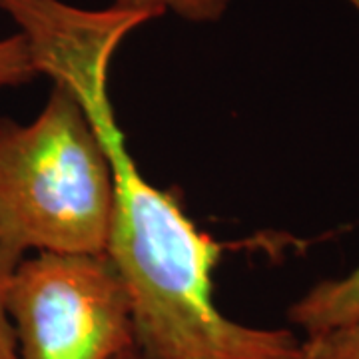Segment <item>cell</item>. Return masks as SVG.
Listing matches in <instances>:
<instances>
[{
  "instance_id": "cell-1",
  "label": "cell",
  "mask_w": 359,
  "mask_h": 359,
  "mask_svg": "<svg viewBox=\"0 0 359 359\" xmlns=\"http://www.w3.org/2000/svg\"><path fill=\"white\" fill-rule=\"evenodd\" d=\"M25 36L36 74L70 88L98 132L110 162L114 210L106 254L124 278L134 339L144 359H294L292 330L252 327L216 306L214 271L222 245L202 231L174 192L144 178L126 150L108 96L118 46L148 14L62 0H0Z\"/></svg>"
},
{
  "instance_id": "cell-2",
  "label": "cell",
  "mask_w": 359,
  "mask_h": 359,
  "mask_svg": "<svg viewBox=\"0 0 359 359\" xmlns=\"http://www.w3.org/2000/svg\"><path fill=\"white\" fill-rule=\"evenodd\" d=\"M112 210L110 162L72 90L52 82L30 124L0 118V236L18 254H102Z\"/></svg>"
},
{
  "instance_id": "cell-3",
  "label": "cell",
  "mask_w": 359,
  "mask_h": 359,
  "mask_svg": "<svg viewBox=\"0 0 359 359\" xmlns=\"http://www.w3.org/2000/svg\"><path fill=\"white\" fill-rule=\"evenodd\" d=\"M6 313L16 359H114L136 347L128 287L106 252L22 257Z\"/></svg>"
},
{
  "instance_id": "cell-4",
  "label": "cell",
  "mask_w": 359,
  "mask_h": 359,
  "mask_svg": "<svg viewBox=\"0 0 359 359\" xmlns=\"http://www.w3.org/2000/svg\"><path fill=\"white\" fill-rule=\"evenodd\" d=\"M359 14V0H347ZM290 321L316 335L359 318V266L339 280H325L290 308Z\"/></svg>"
},
{
  "instance_id": "cell-5",
  "label": "cell",
  "mask_w": 359,
  "mask_h": 359,
  "mask_svg": "<svg viewBox=\"0 0 359 359\" xmlns=\"http://www.w3.org/2000/svg\"><path fill=\"white\" fill-rule=\"evenodd\" d=\"M112 6L150 18L172 13L190 22H216L226 14L230 0H114Z\"/></svg>"
},
{
  "instance_id": "cell-6",
  "label": "cell",
  "mask_w": 359,
  "mask_h": 359,
  "mask_svg": "<svg viewBox=\"0 0 359 359\" xmlns=\"http://www.w3.org/2000/svg\"><path fill=\"white\" fill-rule=\"evenodd\" d=\"M294 359H359V318L299 341Z\"/></svg>"
},
{
  "instance_id": "cell-7",
  "label": "cell",
  "mask_w": 359,
  "mask_h": 359,
  "mask_svg": "<svg viewBox=\"0 0 359 359\" xmlns=\"http://www.w3.org/2000/svg\"><path fill=\"white\" fill-rule=\"evenodd\" d=\"M34 76L39 74L32 65L25 36L16 32L8 39L0 40V88L20 86Z\"/></svg>"
},
{
  "instance_id": "cell-8",
  "label": "cell",
  "mask_w": 359,
  "mask_h": 359,
  "mask_svg": "<svg viewBox=\"0 0 359 359\" xmlns=\"http://www.w3.org/2000/svg\"><path fill=\"white\" fill-rule=\"evenodd\" d=\"M22 254H18L13 245L4 242L0 236V359H16V344L8 313H6V292L14 269L20 264Z\"/></svg>"
},
{
  "instance_id": "cell-9",
  "label": "cell",
  "mask_w": 359,
  "mask_h": 359,
  "mask_svg": "<svg viewBox=\"0 0 359 359\" xmlns=\"http://www.w3.org/2000/svg\"><path fill=\"white\" fill-rule=\"evenodd\" d=\"M114 359H144V358H142V353L138 351V347H130V349L122 351V353Z\"/></svg>"
}]
</instances>
